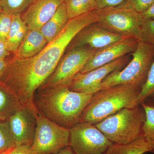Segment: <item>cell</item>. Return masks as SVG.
Segmentation results:
<instances>
[{"instance_id":"1","label":"cell","mask_w":154,"mask_h":154,"mask_svg":"<svg viewBox=\"0 0 154 154\" xmlns=\"http://www.w3.org/2000/svg\"><path fill=\"white\" fill-rule=\"evenodd\" d=\"M99 21L96 10L69 19L61 33L36 55L28 58L14 56L9 60L0 84L13 93L21 105L37 113L34 102L36 91L52 74L77 34Z\"/></svg>"},{"instance_id":"2","label":"cell","mask_w":154,"mask_h":154,"mask_svg":"<svg viewBox=\"0 0 154 154\" xmlns=\"http://www.w3.org/2000/svg\"><path fill=\"white\" fill-rule=\"evenodd\" d=\"M93 95L71 91L67 86L39 89L34 102L38 111L60 126L70 129L80 122Z\"/></svg>"},{"instance_id":"3","label":"cell","mask_w":154,"mask_h":154,"mask_svg":"<svg viewBox=\"0 0 154 154\" xmlns=\"http://www.w3.org/2000/svg\"><path fill=\"white\" fill-rule=\"evenodd\" d=\"M141 87L121 85L101 90L93 95L83 110L80 122L96 125L125 108L140 105L138 97Z\"/></svg>"},{"instance_id":"4","label":"cell","mask_w":154,"mask_h":154,"mask_svg":"<svg viewBox=\"0 0 154 154\" xmlns=\"http://www.w3.org/2000/svg\"><path fill=\"white\" fill-rule=\"evenodd\" d=\"M145 112L141 105L125 108L95 125L113 143H129L143 135Z\"/></svg>"},{"instance_id":"5","label":"cell","mask_w":154,"mask_h":154,"mask_svg":"<svg viewBox=\"0 0 154 154\" xmlns=\"http://www.w3.org/2000/svg\"><path fill=\"white\" fill-rule=\"evenodd\" d=\"M132 54V59L123 69L112 72L103 80L102 90L121 85L141 88L154 61V45L140 41Z\"/></svg>"},{"instance_id":"6","label":"cell","mask_w":154,"mask_h":154,"mask_svg":"<svg viewBox=\"0 0 154 154\" xmlns=\"http://www.w3.org/2000/svg\"><path fill=\"white\" fill-rule=\"evenodd\" d=\"M97 24L102 28L122 37L140 41L141 27L144 21L140 13L125 4L118 7L98 9Z\"/></svg>"},{"instance_id":"7","label":"cell","mask_w":154,"mask_h":154,"mask_svg":"<svg viewBox=\"0 0 154 154\" xmlns=\"http://www.w3.org/2000/svg\"><path fill=\"white\" fill-rule=\"evenodd\" d=\"M70 131L38 112L36 132L31 146L32 154H52L69 145Z\"/></svg>"},{"instance_id":"8","label":"cell","mask_w":154,"mask_h":154,"mask_svg":"<svg viewBox=\"0 0 154 154\" xmlns=\"http://www.w3.org/2000/svg\"><path fill=\"white\" fill-rule=\"evenodd\" d=\"M97 52L84 46L69 49L64 54L52 74L39 89L68 87L74 77Z\"/></svg>"},{"instance_id":"9","label":"cell","mask_w":154,"mask_h":154,"mask_svg":"<svg viewBox=\"0 0 154 154\" xmlns=\"http://www.w3.org/2000/svg\"><path fill=\"white\" fill-rule=\"evenodd\" d=\"M69 131V146L75 154H105L113 143L91 123L80 122Z\"/></svg>"},{"instance_id":"10","label":"cell","mask_w":154,"mask_h":154,"mask_svg":"<svg viewBox=\"0 0 154 154\" xmlns=\"http://www.w3.org/2000/svg\"><path fill=\"white\" fill-rule=\"evenodd\" d=\"M129 61V56L125 55L87 72H79L72 79L68 88L75 92L94 95L102 90V81L108 75L123 69Z\"/></svg>"},{"instance_id":"11","label":"cell","mask_w":154,"mask_h":154,"mask_svg":"<svg viewBox=\"0 0 154 154\" xmlns=\"http://www.w3.org/2000/svg\"><path fill=\"white\" fill-rule=\"evenodd\" d=\"M36 116L22 105L6 120L17 146H32L36 132Z\"/></svg>"},{"instance_id":"12","label":"cell","mask_w":154,"mask_h":154,"mask_svg":"<svg viewBox=\"0 0 154 154\" xmlns=\"http://www.w3.org/2000/svg\"><path fill=\"white\" fill-rule=\"evenodd\" d=\"M122 37L102 28L97 23H94L81 30L68 48L71 49L84 46L99 51L120 40Z\"/></svg>"},{"instance_id":"13","label":"cell","mask_w":154,"mask_h":154,"mask_svg":"<svg viewBox=\"0 0 154 154\" xmlns=\"http://www.w3.org/2000/svg\"><path fill=\"white\" fill-rule=\"evenodd\" d=\"M139 40L132 37H123L120 40L97 51L84 66L80 72H87L134 52Z\"/></svg>"},{"instance_id":"14","label":"cell","mask_w":154,"mask_h":154,"mask_svg":"<svg viewBox=\"0 0 154 154\" xmlns=\"http://www.w3.org/2000/svg\"><path fill=\"white\" fill-rule=\"evenodd\" d=\"M66 0H35L21 17L28 30H40Z\"/></svg>"},{"instance_id":"15","label":"cell","mask_w":154,"mask_h":154,"mask_svg":"<svg viewBox=\"0 0 154 154\" xmlns=\"http://www.w3.org/2000/svg\"><path fill=\"white\" fill-rule=\"evenodd\" d=\"M48 43L40 30H28L27 35L19 45L15 56L28 58L36 55Z\"/></svg>"},{"instance_id":"16","label":"cell","mask_w":154,"mask_h":154,"mask_svg":"<svg viewBox=\"0 0 154 154\" xmlns=\"http://www.w3.org/2000/svg\"><path fill=\"white\" fill-rule=\"evenodd\" d=\"M69 20L65 3L61 5L53 16L40 29L49 43L61 33Z\"/></svg>"},{"instance_id":"17","label":"cell","mask_w":154,"mask_h":154,"mask_svg":"<svg viewBox=\"0 0 154 154\" xmlns=\"http://www.w3.org/2000/svg\"><path fill=\"white\" fill-rule=\"evenodd\" d=\"M148 152L154 153V145L143 135L129 143H113L105 154H145Z\"/></svg>"},{"instance_id":"18","label":"cell","mask_w":154,"mask_h":154,"mask_svg":"<svg viewBox=\"0 0 154 154\" xmlns=\"http://www.w3.org/2000/svg\"><path fill=\"white\" fill-rule=\"evenodd\" d=\"M28 31L21 14H14L11 29L5 40L6 46L10 52L16 53Z\"/></svg>"},{"instance_id":"19","label":"cell","mask_w":154,"mask_h":154,"mask_svg":"<svg viewBox=\"0 0 154 154\" xmlns=\"http://www.w3.org/2000/svg\"><path fill=\"white\" fill-rule=\"evenodd\" d=\"M22 106L17 97L0 84V120L6 121Z\"/></svg>"},{"instance_id":"20","label":"cell","mask_w":154,"mask_h":154,"mask_svg":"<svg viewBox=\"0 0 154 154\" xmlns=\"http://www.w3.org/2000/svg\"><path fill=\"white\" fill-rule=\"evenodd\" d=\"M69 19H72L98 9L96 0H66Z\"/></svg>"},{"instance_id":"21","label":"cell","mask_w":154,"mask_h":154,"mask_svg":"<svg viewBox=\"0 0 154 154\" xmlns=\"http://www.w3.org/2000/svg\"><path fill=\"white\" fill-rule=\"evenodd\" d=\"M35 0H0V6L5 13L22 14Z\"/></svg>"},{"instance_id":"22","label":"cell","mask_w":154,"mask_h":154,"mask_svg":"<svg viewBox=\"0 0 154 154\" xmlns=\"http://www.w3.org/2000/svg\"><path fill=\"white\" fill-rule=\"evenodd\" d=\"M140 105L143 107L146 115L143 128V135L154 145V107L145 102Z\"/></svg>"},{"instance_id":"23","label":"cell","mask_w":154,"mask_h":154,"mask_svg":"<svg viewBox=\"0 0 154 154\" xmlns=\"http://www.w3.org/2000/svg\"><path fill=\"white\" fill-rule=\"evenodd\" d=\"M17 146L6 121L0 120V154Z\"/></svg>"},{"instance_id":"24","label":"cell","mask_w":154,"mask_h":154,"mask_svg":"<svg viewBox=\"0 0 154 154\" xmlns=\"http://www.w3.org/2000/svg\"><path fill=\"white\" fill-rule=\"evenodd\" d=\"M154 95V61L149 70L145 82L142 86L138 103L140 105L148 98Z\"/></svg>"},{"instance_id":"25","label":"cell","mask_w":154,"mask_h":154,"mask_svg":"<svg viewBox=\"0 0 154 154\" xmlns=\"http://www.w3.org/2000/svg\"><path fill=\"white\" fill-rule=\"evenodd\" d=\"M140 41L154 45V19L144 21L141 27Z\"/></svg>"},{"instance_id":"26","label":"cell","mask_w":154,"mask_h":154,"mask_svg":"<svg viewBox=\"0 0 154 154\" xmlns=\"http://www.w3.org/2000/svg\"><path fill=\"white\" fill-rule=\"evenodd\" d=\"M14 15L2 12L0 14V39L5 42L11 29Z\"/></svg>"},{"instance_id":"27","label":"cell","mask_w":154,"mask_h":154,"mask_svg":"<svg viewBox=\"0 0 154 154\" xmlns=\"http://www.w3.org/2000/svg\"><path fill=\"white\" fill-rule=\"evenodd\" d=\"M154 2V0H127L125 3L140 13L148 8Z\"/></svg>"},{"instance_id":"28","label":"cell","mask_w":154,"mask_h":154,"mask_svg":"<svg viewBox=\"0 0 154 154\" xmlns=\"http://www.w3.org/2000/svg\"><path fill=\"white\" fill-rule=\"evenodd\" d=\"M98 9L118 7L126 3L127 0H96Z\"/></svg>"},{"instance_id":"29","label":"cell","mask_w":154,"mask_h":154,"mask_svg":"<svg viewBox=\"0 0 154 154\" xmlns=\"http://www.w3.org/2000/svg\"><path fill=\"white\" fill-rule=\"evenodd\" d=\"M31 146L28 145L16 146L11 149L10 154H32Z\"/></svg>"},{"instance_id":"30","label":"cell","mask_w":154,"mask_h":154,"mask_svg":"<svg viewBox=\"0 0 154 154\" xmlns=\"http://www.w3.org/2000/svg\"><path fill=\"white\" fill-rule=\"evenodd\" d=\"M140 14L144 21L154 19V2L148 8Z\"/></svg>"},{"instance_id":"31","label":"cell","mask_w":154,"mask_h":154,"mask_svg":"<svg viewBox=\"0 0 154 154\" xmlns=\"http://www.w3.org/2000/svg\"><path fill=\"white\" fill-rule=\"evenodd\" d=\"M11 53L7 48L5 42L0 39V59H6Z\"/></svg>"},{"instance_id":"32","label":"cell","mask_w":154,"mask_h":154,"mask_svg":"<svg viewBox=\"0 0 154 154\" xmlns=\"http://www.w3.org/2000/svg\"><path fill=\"white\" fill-rule=\"evenodd\" d=\"M8 61L7 59H0V80L7 68Z\"/></svg>"},{"instance_id":"33","label":"cell","mask_w":154,"mask_h":154,"mask_svg":"<svg viewBox=\"0 0 154 154\" xmlns=\"http://www.w3.org/2000/svg\"><path fill=\"white\" fill-rule=\"evenodd\" d=\"M52 154H75L69 145L62 149L56 153Z\"/></svg>"},{"instance_id":"34","label":"cell","mask_w":154,"mask_h":154,"mask_svg":"<svg viewBox=\"0 0 154 154\" xmlns=\"http://www.w3.org/2000/svg\"><path fill=\"white\" fill-rule=\"evenodd\" d=\"M149 105H152L154 107V95L148 98L145 102Z\"/></svg>"},{"instance_id":"35","label":"cell","mask_w":154,"mask_h":154,"mask_svg":"<svg viewBox=\"0 0 154 154\" xmlns=\"http://www.w3.org/2000/svg\"><path fill=\"white\" fill-rule=\"evenodd\" d=\"M11 149L7 151H6V152H5L3 153L2 154H10V150H11Z\"/></svg>"},{"instance_id":"36","label":"cell","mask_w":154,"mask_h":154,"mask_svg":"<svg viewBox=\"0 0 154 154\" xmlns=\"http://www.w3.org/2000/svg\"><path fill=\"white\" fill-rule=\"evenodd\" d=\"M2 12V8H1V6H0V14H1Z\"/></svg>"}]
</instances>
